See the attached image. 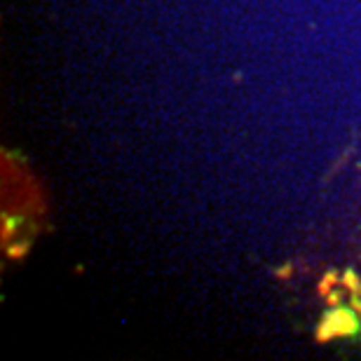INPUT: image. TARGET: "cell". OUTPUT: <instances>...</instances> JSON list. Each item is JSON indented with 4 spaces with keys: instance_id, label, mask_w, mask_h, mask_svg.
<instances>
[{
    "instance_id": "1",
    "label": "cell",
    "mask_w": 361,
    "mask_h": 361,
    "mask_svg": "<svg viewBox=\"0 0 361 361\" xmlns=\"http://www.w3.org/2000/svg\"><path fill=\"white\" fill-rule=\"evenodd\" d=\"M324 322L329 324L331 329H334L336 336H352L359 326L357 322V312L352 307H341L338 305L334 312L324 317Z\"/></svg>"
},
{
    "instance_id": "2",
    "label": "cell",
    "mask_w": 361,
    "mask_h": 361,
    "mask_svg": "<svg viewBox=\"0 0 361 361\" xmlns=\"http://www.w3.org/2000/svg\"><path fill=\"white\" fill-rule=\"evenodd\" d=\"M343 286H348V291H350V293H359L361 281H359V277H357V272H352V270L345 272V274H343Z\"/></svg>"
},
{
    "instance_id": "3",
    "label": "cell",
    "mask_w": 361,
    "mask_h": 361,
    "mask_svg": "<svg viewBox=\"0 0 361 361\" xmlns=\"http://www.w3.org/2000/svg\"><path fill=\"white\" fill-rule=\"evenodd\" d=\"M324 298H326L329 305L338 307V305H341V302H343V293H341V291H329L326 295H324Z\"/></svg>"
},
{
    "instance_id": "4",
    "label": "cell",
    "mask_w": 361,
    "mask_h": 361,
    "mask_svg": "<svg viewBox=\"0 0 361 361\" xmlns=\"http://www.w3.org/2000/svg\"><path fill=\"white\" fill-rule=\"evenodd\" d=\"M336 281H338V274H336V272H329L326 277H324V284L319 286V291H322V293H326V286L331 288V286L336 284Z\"/></svg>"
},
{
    "instance_id": "5",
    "label": "cell",
    "mask_w": 361,
    "mask_h": 361,
    "mask_svg": "<svg viewBox=\"0 0 361 361\" xmlns=\"http://www.w3.org/2000/svg\"><path fill=\"white\" fill-rule=\"evenodd\" d=\"M352 310H355V312L361 317V295L359 293H355V298H352V305H350Z\"/></svg>"
},
{
    "instance_id": "6",
    "label": "cell",
    "mask_w": 361,
    "mask_h": 361,
    "mask_svg": "<svg viewBox=\"0 0 361 361\" xmlns=\"http://www.w3.org/2000/svg\"><path fill=\"white\" fill-rule=\"evenodd\" d=\"M288 272H293V268H291V265H284V268H281V270H279L277 274H279L281 279H284V274H288Z\"/></svg>"
}]
</instances>
